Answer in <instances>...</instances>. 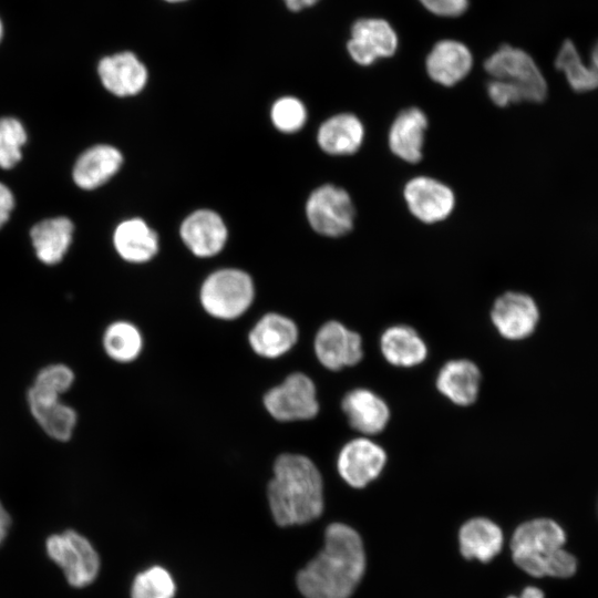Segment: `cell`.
Here are the masks:
<instances>
[{"instance_id": "1", "label": "cell", "mask_w": 598, "mask_h": 598, "mask_svg": "<svg viewBox=\"0 0 598 598\" xmlns=\"http://www.w3.org/2000/svg\"><path fill=\"white\" fill-rule=\"evenodd\" d=\"M365 556L359 534L342 523L330 524L323 549L296 578L306 598H349L360 582Z\"/></svg>"}, {"instance_id": "2", "label": "cell", "mask_w": 598, "mask_h": 598, "mask_svg": "<svg viewBox=\"0 0 598 598\" xmlns=\"http://www.w3.org/2000/svg\"><path fill=\"white\" fill-rule=\"evenodd\" d=\"M267 498L274 520L279 526L306 524L318 518L324 506L319 468L303 454H279L267 485Z\"/></svg>"}, {"instance_id": "3", "label": "cell", "mask_w": 598, "mask_h": 598, "mask_svg": "<svg viewBox=\"0 0 598 598\" xmlns=\"http://www.w3.org/2000/svg\"><path fill=\"white\" fill-rule=\"evenodd\" d=\"M567 535L554 519L535 518L520 524L511 539L514 563L533 577L569 578L577 571L576 557L565 549Z\"/></svg>"}, {"instance_id": "4", "label": "cell", "mask_w": 598, "mask_h": 598, "mask_svg": "<svg viewBox=\"0 0 598 598\" xmlns=\"http://www.w3.org/2000/svg\"><path fill=\"white\" fill-rule=\"evenodd\" d=\"M256 297L251 276L243 269L221 268L209 274L199 288V303L212 318L233 321L244 316Z\"/></svg>"}, {"instance_id": "5", "label": "cell", "mask_w": 598, "mask_h": 598, "mask_svg": "<svg viewBox=\"0 0 598 598\" xmlns=\"http://www.w3.org/2000/svg\"><path fill=\"white\" fill-rule=\"evenodd\" d=\"M483 68L491 79L516 86L526 103H542L548 96V83L534 58L525 50L502 44L484 61Z\"/></svg>"}, {"instance_id": "6", "label": "cell", "mask_w": 598, "mask_h": 598, "mask_svg": "<svg viewBox=\"0 0 598 598\" xmlns=\"http://www.w3.org/2000/svg\"><path fill=\"white\" fill-rule=\"evenodd\" d=\"M310 227L319 235L339 238L354 227L355 207L343 187L323 184L311 192L305 206Z\"/></svg>"}, {"instance_id": "7", "label": "cell", "mask_w": 598, "mask_h": 598, "mask_svg": "<svg viewBox=\"0 0 598 598\" xmlns=\"http://www.w3.org/2000/svg\"><path fill=\"white\" fill-rule=\"evenodd\" d=\"M317 386L306 373L288 374L282 382L270 388L262 396L267 413L278 422L308 421L320 410Z\"/></svg>"}, {"instance_id": "8", "label": "cell", "mask_w": 598, "mask_h": 598, "mask_svg": "<svg viewBox=\"0 0 598 598\" xmlns=\"http://www.w3.org/2000/svg\"><path fill=\"white\" fill-rule=\"evenodd\" d=\"M45 548L71 586L82 588L95 580L100 570V558L83 535L72 529L53 534L48 537Z\"/></svg>"}, {"instance_id": "9", "label": "cell", "mask_w": 598, "mask_h": 598, "mask_svg": "<svg viewBox=\"0 0 598 598\" xmlns=\"http://www.w3.org/2000/svg\"><path fill=\"white\" fill-rule=\"evenodd\" d=\"M399 49V35L393 25L379 17H362L352 23L347 42L350 59L360 66H370L393 56Z\"/></svg>"}, {"instance_id": "10", "label": "cell", "mask_w": 598, "mask_h": 598, "mask_svg": "<svg viewBox=\"0 0 598 598\" xmlns=\"http://www.w3.org/2000/svg\"><path fill=\"white\" fill-rule=\"evenodd\" d=\"M402 194L410 214L426 225L447 219L456 204L454 190L444 182L427 175L410 178Z\"/></svg>"}, {"instance_id": "11", "label": "cell", "mask_w": 598, "mask_h": 598, "mask_svg": "<svg viewBox=\"0 0 598 598\" xmlns=\"http://www.w3.org/2000/svg\"><path fill=\"white\" fill-rule=\"evenodd\" d=\"M539 308L535 299L522 291L499 295L491 309V320L497 332L507 340L519 341L530 337L539 322Z\"/></svg>"}, {"instance_id": "12", "label": "cell", "mask_w": 598, "mask_h": 598, "mask_svg": "<svg viewBox=\"0 0 598 598\" xmlns=\"http://www.w3.org/2000/svg\"><path fill=\"white\" fill-rule=\"evenodd\" d=\"M319 363L330 371L358 364L363 358L361 336L337 320L324 322L313 338Z\"/></svg>"}, {"instance_id": "13", "label": "cell", "mask_w": 598, "mask_h": 598, "mask_svg": "<svg viewBox=\"0 0 598 598\" xmlns=\"http://www.w3.org/2000/svg\"><path fill=\"white\" fill-rule=\"evenodd\" d=\"M386 460V452L381 445L362 436L350 440L341 447L337 470L348 485L362 488L381 474Z\"/></svg>"}, {"instance_id": "14", "label": "cell", "mask_w": 598, "mask_h": 598, "mask_svg": "<svg viewBox=\"0 0 598 598\" xmlns=\"http://www.w3.org/2000/svg\"><path fill=\"white\" fill-rule=\"evenodd\" d=\"M299 340V328L288 316L279 312L262 315L248 332V343L255 354L278 359L290 352Z\"/></svg>"}, {"instance_id": "15", "label": "cell", "mask_w": 598, "mask_h": 598, "mask_svg": "<svg viewBox=\"0 0 598 598\" xmlns=\"http://www.w3.org/2000/svg\"><path fill=\"white\" fill-rule=\"evenodd\" d=\"M474 58L471 49L456 39H441L425 58L427 76L436 84L452 87L472 71Z\"/></svg>"}, {"instance_id": "16", "label": "cell", "mask_w": 598, "mask_h": 598, "mask_svg": "<svg viewBox=\"0 0 598 598\" xmlns=\"http://www.w3.org/2000/svg\"><path fill=\"white\" fill-rule=\"evenodd\" d=\"M179 235L193 255L209 258L224 249L228 230L219 214L203 208L193 212L183 220Z\"/></svg>"}, {"instance_id": "17", "label": "cell", "mask_w": 598, "mask_h": 598, "mask_svg": "<svg viewBox=\"0 0 598 598\" xmlns=\"http://www.w3.org/2000/svg\"><path fill=\"white\" fill-rule=\"evenodd\" d=\"M429 118L417 106L401 110L392 121L388 133L391 153L401 161L416 164L423 158Z\"/></svg>"}, {"instance_id": "18", "label": "cell", "mask_w": 598, "mask_h": 598, "mask_svg": "<svg viewBox=\"0 0 598 598\" xmlns=\"http://www.w3.org/2000/svg\"><path fill=\"white\" fill-rule=\"evenodd\" d=\"M97 74L104 89L118 97L138 94L147 82L145 65L128 51L103 56Z\"/></svg>"}, {"instance_id": "19", "label": "cell", "mask_w": 598, "mask_h": 598, "mask_svg": "<svg viewBox=\"0 0 598 598\" xmlns=\"http://www.w3.org/2000/svg\"><path fill=\"white\" fill-rule=\"evenodd\" d=\"M341 409L349 425L363 435L381 433L391 415L386 402L365 388H355L347 392L341 400Z\"/></svg>"}, {"instance_id": "20", "label": "cell", "mask_w": 598, "mask_h": 598, "mask_svg": "<svg viewBox=\"0 0 598 598\" xmlns=\"http://www.w3.org/2000/svg\"><path fill=\"white\" fill-rule=\"evenodd\" d=\"M123 154L109 144H95L83 151L72 167L73 183L83 190L106 184L123 165Z\"/></svg>"}, {"instance_id": "21", "label": "cell", "mask_w": 598, "mask_h": 598, "mask_svg": "<svg viewBox=\"0 0 598 598\" xmlns=\"http://www.w3.org/2000/svg\"><path fill=\"white\" fill-rule=\"evenodd\" d=\"M365 127L353 113L341 112L324 120L317 131L318 146L328 155L355 154L363 145Z\"/></svg>"}, {"instance_id": "22", "label": "cell", "mask_w": 598, "mask_h": 598, "mask_svg": "<svg viewBox=\"0 0 598 598\" xmlns=\"http://www.w3.org/2000/svg\"><path fill=\"white\" fill-rule=\"evenodd\" d=\"M74 234V224L66 216H55L35 223L30 240L37 258L47 266L61 262L68 254Z\"/></svg>"}, {"instance_id": "23", "label": "cell", "mask_w": 598, "mask_h": 598, "mask_svg": "<svg viewBox=\"0 0 598 598\" xmlns=\"http://www.w3.org/2000/svg\"><path fill=\"white\" fill-rule=\"evenodd\" d=\"M482 374L480 368L468 359L447 361L436 377L439 392L460 406L473 404L478 396Z\"/></svg>"}, {"instance_id": "24", "label": "cell", "mask_w": 598, "mask_h": 598, "mask_svg": "<svg viewBox=\"0 0 598 598\" xmlns=\"http://www.w3.org/2000/svg\"><path fill=\"white\" fill-rule=\"evenodd\" d=\"M113 246L117 255L131 264L152 260L159 249L157 233L142 218L121 221L113 233Z\"/></svg>"}, {"instance_id": "25", "label": "cell", "mask_w": 598, "mask_h": 598, "mask_svg": "<svg viewBox=\"0 0 598 598\" xmlns=\"http://www.w3.org/2000/svg\"><path fill=\"white\" fill-rule=\"evenodd\" d=\"M30 412L41 429L52 439L65 442L74 432L76 411L60 401V396L38 394L28 390Z\"/></svg>"}, {"instance_id": "26", "label": "cell", "mask_w": 598, "mask_h": 598, "mask_svg": "<svg viewBox=\"0 0 598 598\" xmlns=\"http://www.w3.org/2000/svg\"><path fill=\"white\" fill-rule=\"evenodd\" d=\"M383 358L392 365L412 368L427 357V347L419 332L408 324H394L385 329L380 338Z\"/></svg>"}, {"instance_id": "27", "label": "cell", "mask_w": 598, "mask_h": 598, "mask_svg": "<svg viewBox=\"0 0 598 598\" xmlns=\"http://www.w3.org/2000/svg\"><path fill=\"white\" fill-rule=\"evenodd\" d=\"M460 548L467 559L483 563L493 559L502 549L503 533L492 520L476 517L467 520L460 529Z\"/></svg>"}, {"instance_id": "28", "label": "cell", "mask_w": 598, "mask_h": 598, "mask_svg": "<svg viewBox=\"0 0 598 598\" xmlns=\"http://www.w3.org/2000/svg\"><path fill=\"white\" fill-rule=\"evenodd\" d=\"M106 355L118 363H131L140 358L144 349L141 329L127 320L111 322L102 336Z\"/></svg>"}, {"instance_id": "29", "label": "cell", "mask_w": 598, "mask_h": 598, "mask_svg": "<svg viewBox=\"0 0 598 598\" xmlns=\"http://www.w3.org/2000/svg\"><path fill=\"white\" fill-rule=\"evenodd\" d=\"M555 68L559 70L569 87L576 93L598 90V70L588 61H582L577 48L570 40L564 41L555 58Z\"/></svg>"}, {"instance_id": "30", "label": "cell", "mask_w": 598, "mask_h": 598, "mask_svg": "<svg viewBox=\"0 0 598 598\" xmlns=\"http://www.w3.org/2000/svg\"><path fill=\"white\" fill-rule=\"evenodd\" d=\"M28 142L23 123L13 116L0 117V168L12 169L22 159V148Z\"/></svg>"}, {"instance_id": "31", "label": "cell", "mask_w": 598, "mask_h": 598, "mask_svg": "<svg viewBox=\"0 0 598 598\" xmlns=\"http://www.w3.org/2000/svg\"><path fill=\"white\" fill-rule=\"evenodd\" d=\"M176 586L171 574L161 566H153L136 575L132 598H173Z\"/></svg>"}, {"instance_id": "32", "label": "cell", "mask_w": 598, "mask_h": 598, "mask_svg": "<svg viewBox=\"0 0 598 598\" xmlns=\"http://www.w3.org/2000/svg\"><path fill=\"white\" fill-rule=\"evenodd\" d=\"M307 109L295 96H282L274 102L270 118L274 126L287 134L300 131L307 122Z\"/></svg>"}, {"instance_id": "33", "label": "cell", "mask_w": 598, "mask_h": 598, "mask_svg": "<svg viewBox=\"0 0 598 598\" xmlns=\"http://www.w3.org/2000/svg\"><path fill=\"white\" fill-rule=\"evenodd\" d=\"M75 379L72 369L62 363H54L41 369L30 390L51 395H61L66 392Z\"/></svg>"}, {"instance_id": "34", "label": "cell", "mask_w": 598, "mask_h": 598, "mask_svg": "<svg viewBox=\"0 0 598 598\" xmlns=\"http://www.w3.org/2000/svg\"><path fill=\"white\" fill-rule=\"evenodd\" d=\"M486 92L491 102L501 109L525 103L522 92L516 86L503 80L491 79L487 82Z\"/></svg>"}, {"instance_id": "35", "label": "cell", "mask_w": 598, "mask_h": 598, "mask_svg": "<svg viewBox=\"0 0 598 598\" xmlns=\"http://www.w3.org/2000/svg\"><path fill=\"white\" fill-rule=\"evenodd\" d=\"M430 13L441 18H457L465 13L470 0H417Z\"/></svg>"}, {"instance_id": "36", "label": "cell", "mask_w": 598, "mask_h": 598, "mask_svg": "<svg viewBox=\"0 0 598 598\" xmlns=\"http://www.w3.org/2000/svg\"><path fill=\"white\" fill-rule=\"evenodd\" d=\"M14 207V194L8 185L0 182V229L10 220Z\"/></svg>"}, {"instance_id": "37", "label": "cell", "mask_w": 598, "mask_h": 598, "mask_svg": "<svg viewBox=\"0 0 598 598\" xmlns=\"http://www.w3.org/2000/svg\"><path fill=\"white\" fill-rule=\"evenodd\" d=\"M9 526H10V516L0 501V544L6 538Z\"/></svg>"}, {"instance_id": "38", "label": "cell", "mask_w": 598, "mask_h": 598, "mask_svg": "<svg viewBox=\"0 0 598 598\" xmlns=\"http://www.w3.org/2000/svg\"><path fill=\"white\" fill-rule=\"evenodd\" d=\"M508 598H545L542 589L535 586L526 587L519 596H509Z\"/></svg>"}, {"instance_id": "39", "label": "cell", "mask_w": 598, "mask_h": 598, "mask_svg": "<svg viewBox=\"0 0 598 598\" xmlns=\"http://www.w3.org/2000/svg\"><path fill=\"white\" fill-rule=\"evenodd\" d=\"M318 1L319 0H285L287 7L293 11H299L305 8L311 7Z\"/></svg>"}, {"instance_id": "40", "label": "cell", "mask_w": 598, "mask_h": 598, "mask_svg": "<svg viewBox=\"0 0 598 598\" xmlns=\"http://www.w3.org/2000/svg\"><path fill=\"white\" fill-rule=\"evenodd\" d=\"M589 62L598 70V41L591 48Z\"/></svg>"}, {"instance_id": "41", "label": "cell", "mask_w": 598, "mask_h": 598, "mask_svg": "<svg viewBox=\"0 0 598 598\" xmlns=\"http://www.w3.org/2000/svg\"><path fill=\"white\" fill-rule=\"evenodd\" d=\"M3 37H4V23H3V20L0 16V44L3 40Z\"/></svg>"}, {"instance_id": "42", "label": "cell", "mask_w": 598, "mask_h": 598, "mask_svg": "<svg viewBox=\"0 0 598 598\" xmlns=\"http://www.w3.org/2000/svg\"><path fill=\"white\" fill-rule=\"evenodd\" d=\"M167 1L175 2V1H183V0H167Z\"/></svg>"}]
</instances>
